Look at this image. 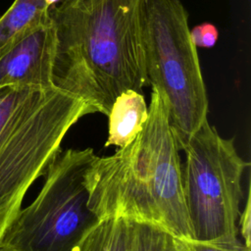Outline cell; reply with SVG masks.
<instances>
[{
    "label": "cell",
    "instance_id": "1",
    "mask_svg": "<svg viewBox=\"0 0 251 251\" xmlns=\"http://www.w3.org/2000/svg\"><path fill=\"white\" fill-rule=\"evenodd\" d=\"M147 0H62L50 8L56 29L54 85L108 116L126 90L142 91Z\"/></svg>",
    "mask_w": 251,
    "mask_h": 251
},
{
    "label": "cell",
    "instance_id": "2",
    "mask_svg": "<svg viewBox=\"0 0 251 251\" xmlns=\"http://www.w3.org/2000/svg\"><path fill=\"white\" fill-rule=\"evenodd\" d=\"M179 150L168 104L152 87L148 117L141 131L113 155H95L87 172L89 208L100 219L145 222L179 240L193 241Z\"/></svg>",
    "mask_w": 251,
    "mask_h": 251
},
{
    "label": "cell",
    "instance_id": "3",
    "mask_svg": "<svg viewBox=\"0 0 251 251\" xmlns=\"http://www.w3.org/2000/svg\"><path fill=\"white\" fill-rule=\"evenodd\" d=\"M92 113L86 101L56 86L0 89L1 234L27 189L60 152L67 132Z\"/></svg>",
    "mask_w": 251,
    "mask_h": 251
},
{
    "label": "cell",
    "instance_id": "4",
    "mask_svg": "<svg viewBox=\"0 0 251 251\" xmlns=\"http://www.w3.org/2000/svg\"><path fill=\"white\" fill-rule=\"evenodd\" d=\"M91 148L59 152L36 198L20 209L0 238V251H77L100 222L89 208Z\"/></svg>",
    "mask_w": 251,
    "mask_h": 251
},
{
    "label": "cell",
    "instance_id": "5",
    "mask_svg": "<svg viewBox=\"0 0 251 251\" xmlns=\"http://www.w3.org/2000/svg\"><path fill=\"white\" fill-rule=\"evenodd\" d=\"M178 146L185 155L182 189L193 239L239 240L242 177L249 163L238 155L233 138L222 137L207 121Z\"/></svg>",
    "mask_w": 251,
    "mask_h": 251
},
{
    "label": "cell",
    "instance_id": "6",
    "mask_svg": "<svg viewBox=\"0 0 251 251\" xmlns=\"http://www.w3.org/2000/svg\"><path fill=\"white\" fill-rule=\"evenodd\" d=\"M145 53L148 82L165 98L179 144L208 121L206 87L181 0H147Z\"/></svg>",
    "mask_w": 251,
    "mask_h": 251
},
{
    "label": "cell",
    "instance_id": "7",
    "mask_svg": "<svg viewBox=\"0 0 251 251\" xmlns=\"http://www.w3.org/2000/svg\"><path fill=\"white\" fill-rule=\"evenodd\" d=\"M56 29L51 16L26 31L0 57V89L54 87Z\"/></svg>",
    "mask_w": 251,
    "mask_h": 251
},
{
    "label": "cell",
    "instance_id": "8",
    "mask_svg": "<svg viewBox=\"0 0 251 251\" xmlns=\"http://www.w3.org/2000/svg\"><path fill=\"white\" fill-rule=\"evenodd\" d=\"M107 117L109 122L105 146H126L141 131L148 117L143 94L135 90L124 91L115 99Z\"/></svg>",
    "mask_w": 251,
    "mask_h": 251
},
{
    "label": "cell",
    "instance_id": "9",
    "mask_svg": "<svg viewBox=\"0 0 251 251\" xmlns=\"http://www.w3.org/2000/svg\"><path fill=\"white\" fill-rule=\"evenodd\" d=\"M44 0H15L0 18V57L26 31L50 17Z\"/></svg>",
    "mask_w": 251,
    "mask_h": 251
},
{
    "label": "cell",
    "instance_id": "10",
    "mask_svg": "<svg viewBox=\"0 0 251 251\" xmlns=\"http://www.w3.org/2000/svg\"><path fill=\"white\" fill-rule=\"evenodd\" d=\"M130 220L109 217L83 238L77 251H129Z\"/></svg>",
    "mask_w": 251,
    "mask_h": 251
},
{
    "label": "cell",
    "instance_id": "11",
    "mask_svg": "<svg viewBox=\"0 0 251 251\" xmlns=\"http://www.w3.org/2000/svg\"><path fill=\"white\" fill-rule=\"evenodd\" d=\"M180 240L165 229L130 220L129 251H177Z\"/></svg>",
    "mask_w": 251,
    "mask_h": 251
},
{
    "label": "cell",
    "instance_id": "12",
    "mask_svg": "<svg viewBox=\"0 0 251 251\" xmlns=\"http://www.w3.org/2000/svg\"><path fill=\"white\" fill-rule=\"evenodd\" d=\"M177 251H251L243 242L237 240L230 243H208L199 241H182Z\"/></svg>",
    "mask_w": 251,
    "mask_h": 251
},
{
    "label": "cell",
    "instance_id": "13",
    "mask_svg": "<svg viewBox=\"0 0 251 251\" xmlns=\"http://www.w3.org/2000/svg\"><path fill=\"white\" fill-rule=\"evenodd\" d=\"M190 36L195 47H213L218 39L219 32L216 26L209 23H203L190 30Z\"/></svg>",
    "mask_w": 251,
    "mask_h": 251
},
{
    "label": "cell",
    "instance_id": "14",
    "mask_svg": "<svg viewBox=\"0 0 251 251\" xmlns=\"http://www.w3.org/2000/svg\"><path fill=\"white\" fill-rule=\"evenodd\" d=\"M238 231L241 233V236L244 239V245L251 249V200L249 191L243 212L239 214Z\"/></svg>",
    "mask_w": 251,
    "mask_h": 251
},
{
    "label": "cell",
    "instance_id": "15",
    "mask_svg": "<svg viewBox=\"0 0 251 251\" xmlns=\"http://www.w3.org/2000/svg\"><path fill=\"white\" fill-rule=\"evenodd\" d=\"M62 0H44V2H45V4L47 5V7L50 9V8H52L53 6H55V5H57L58 3H60Z\"/></svg>",
    "mask_w": 251,
    "mask_h": 251
},
{
    "label": "cell",
    "instance_id": "16",
    "mask_svg": "<svg viewBox=\"0 0 251 251\" xmlns=\"http://www.w3.org/2000/svg\"><path fill=\"white\" fill-rule=\"evenodd\" d=\"M1 235H2V234H1V233H0V238H1Z\"/></svg>",
    "mask_w": 251,
    "mask_h": 251
}]
</instances>
